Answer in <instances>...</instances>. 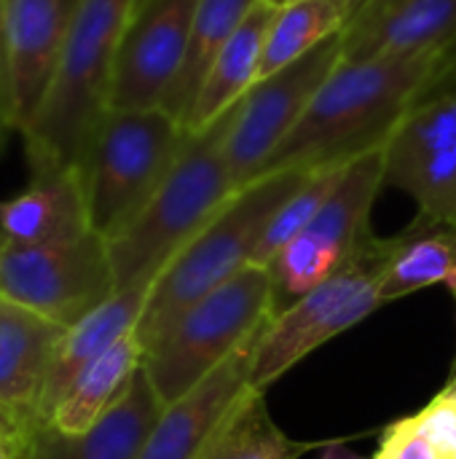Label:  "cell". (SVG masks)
<instances>
[{
	"label": "cell",
	"instance_id": "cell-1",
	"mask_svg": "<svg viewBox=\"0 0 456 459\" xmlns=\"http://www.w3.org/2000/svg\"><path fill=\"white\" fill-rule=\"evenodd\" d=\"M449 78V51L403 59L339 62L266 172L349 161L387 143L398 121Z\"/></svg>",
	"mask_w": 456,
	"mask_h": 459
},
{
	"label": "cell",
	"instance_id": "cell-2",
	"mask_svg": "<svg viewBox=\"0 0 456 459\" xmlns=\"http://www.w3.org/2000/svg\"><path fill=\"white\" fill-rule=\"evenodd\" d=\"M137 0H81L48 91L22 132L30 172H81L89 143L110 108L116 56Z\"/></svg>",
	"mask_w": 456,
	"mask_h": 459
},
{
	"label": "cell",
	"instance_id": "cell-3",
	"mask_svg": "<svg viewBox=\"0 0 456 459\" xmlns=\"http://www.w3.org/2000/svg\"><path fill=\"white\" fill-rule=\"evenodd\" d=\"M309 169L293 167L261 175L239 188L156 274L140 323L134 328L142 350L156 344L167 328L199 299L253 264L255 247L280 204L304 183Z\"/></svg>",
	"mask_w": 456,
	"mask_h": 459
},
{
	"label": "cell",
	"instance_id": "cell-4",
	"mask_svg": "<svg viewBox=\"0 0 456 459\" xmlns=\"http://www.w3.org/2000/svg\"><path fill=\"white\" fill-rule=\"evenodd\" d=\"M231 113L188 134L177 161L145 207L108 239L116 290L153 282L169 258L237 194L223 156Z\"/></svg>",
	"mask_w": 456,
	"mask_h": 459
},
{
	"label": "cell",
	"instance_id": "cell-5",
	"mask_svg": "<svg viewBox=\"0 0 456 459\" xmlns=\"http://www.w3.org/2000/svg\"><path fill=\"white\" fill-rule=\"evenodd\" d=\"M277 315V290L266 266H245L220 288L188 307L167 333L145 350L142 368L172 403L239 352Z\"/></svg>",
	"mask_w": 456,
	"mask_h": 459
},
{
	"label": "cell",
	"instance_id": "cell-6",
	"mask_svg": "<svg viewBox=\"0 0 456 459\" xmlns=\"http://www.w3.org/2000/svg\"><path fill=\"white\" fill-rule=\"evenodd\" d=\"M191 132L164 108L108 110L89 143L81 178L91 229L108 242L153 196Z\"/></svg>",
	"mask_w": 456,
	"mask_h": 459
},
{
	"label": "cell",
	"instance_id": "cell-7",
	"mask_svg": "<svg viewBox=\"0 0 456 459\" xmlns=\"http://www.w3.org/2000/svg\"><path fill=\"white\" fill-rule=\"evenodd\" d=\"M382 304V245L371 237L360 255L266 323L253 352L250 387L263 393L317 347L371 317Z\"/></svg>",
	"mask_w": 456,
	"mask_h": 459
},
{
	"label": "cell",
	"instance_id": "cell-8",
	"mask_svg": "<svg viewBox=\"0 0 456 459\" xmlns=\"http://www.w3.org/2000/svg\"><path fill=\"white\" fill-rule=\"evenodd\" d=\"M384 188V145L347 161L333 194L314 221L296 234L271 261L269 274L285 307L347 266L371 242V210ZM282 307V309H285Z\"/></svg>",
	"mask_w": 456,
	"mask_h": 459
},
{
	"label": "cell",
	"instance_id": "cell-9",
	"mask_svg": "<svg viewBox=\"0 0 456 459\" xmlns=\"http://www.w3.org/2000/svg\"><path fill=\"white\" fill-rule=\"evenodd\" d=\"M113 293L108 242L97 231L59 245H13L0 237V301L70 328Z\"/></svg>",
	"mask_w": 456,
	"mask_h": 459
},
{
	"label": "cell",
	"instance_id": "cell-10",
	"mask_svg": "<svg viewBox=\"0 0 456 459\" xmlns=\"http://www.w3.org/2000/svg\"><path fill=\"white\" fill-rule=\"evenodd\" d=\"M341 62V35L331 38L290 67L261 78L234 108L223 156L234 188L255 183L277 148L304 118L309 102Z\"/></svg>",
	"mask_w": 456,
	"mask_h": 459
},
{
	"label": "cell",
	"instance_id": "cell-11",
	"mask_svg": "<svg viewBox=\"0 0 456 459\" xmlns=\"http://www.w3.org/2000/svg\"><path fill=\"white\" fill-rule=\"evenodd\" d=\"M196 5L199 0H145L134 8L113 67V110L164 105L188 51Z\"/></svg>",
	"mask_w": 456,
	"mask_h": 459
},
{
	"label": "cell",
	"instance_id": "cell-12",
	"mask_svg": "<svg viewBox=\"0 0 456 459\" xmlns=\"http://www.w3.org/2000/svg\"><path fill=\"white\" fill-rule=\"evenodd\" d=\"M81 0H5L3 62L11 126L22 134L54 78Z\"/></svg>",
	"mask_w": 456,
	"mask_h": 459
},
{
	"label": "cell",
	"instance_id": "cell-13",
	"mask_svg": "<svg viewBox=\"0 0 456 459\" xmlns=\"http://www.w3.org/2000/svg\"><path fill=\"white\" fill-rule=\"evenodd\" d=\"M261 333L253 336L226 363H220L212 374H207L199 385H194L185 395L161 409V417L156 420L137 459H199L228 411L242 401L247 390H253L250 368Z\"/></svg>",
	"mask_w": 456,
	"mask_h": 459
},
{
	"label": "cell",
	"instance_id": "cell-14",
	"mask_svg": "<svg viewBox=\"0 0 456 459\" xmlns=\"http://www.w3.org/2000/svg\"><path fill=\"white\" fill-rule=\"evenodd\" d=\"M62 325L0 301V422L19 444L40 428V403Z\"/></svg>",
	"mask_w": 456,
	"mask_h": 459
},
{
	"label": "cell",
	"instance_id": "cell-15",
	"mask_svg": "<svg viewBox=\"0 0 456 459\" xmlns=\"http://www.w3.org/2000/svg\"><path fill=\"white\" fill-rule=\"evenodd\" d=\"M454 43L456 0H371L341 32V59H403Z\"/></svg>",
	"mask_w": 456,
	"mask_h": 459
},
{
	"label": "cell",
	"instance_id": "cell-16",
	"mask_svg": "<svg viewBox=\"0 0 456 459\" xmlns=\"http://www.w3.org/2000/svg\"><path fill=\"white\" fill-rule=\"evenodd\" d=\"M161 409L164 403L140 366L126 393L89 430L62 436L43 425L16 444V459H137Z\"/></svg>",
	"mask_w": 456,
	"mask_h": 459
},
{
	"label": "cell",
	"instance_id": "cell-17",
	"mask_svg": "<svg viewBox=\"0 0 456 459\" xmlns=\"http://www.w3.org/2000/svg\"><path fill=\"white\" fill-rule=\"evenodd\" d=\"M91 231L83 178L75 169L32 172L22 194L0 202V237L13 245H59Z\"/></svg>",
	"mask_w": 456,
	"mask_h": 459
},
{
	"label": "cell",
	"instance_id": "cell-18",
	"mask_svg": "<svg viewBox=\"0 0 456 459\" xmlns=\"http://www.w3.org/2000/svg\"><path fill=\"white\" fill-rule=\"evenodd\" d=\"M151 285L153 282H137L132 288L116 290L108 301H102L97 309H91L78 323L62 331L46 379V393L40 403V428L48 422L56 401L78 379V374L86 366H91L99 355H105L118 339H124L137 328Z\"/></svg>",
	"mask_w": 456,
	"mask_h": 459
},
{
	"label": "cell",
	"instance_id": "cell-19",
	"mask_svg": "<svg viewBox=\"0 0 456 459\" xmlns=\"http://www.w3.org/2000/svg\"><path fill=\"white\" fill-rule=\"evenodd\" d=\"M382 245V299L398 301L430 285H446L456 301V221L417 218Z\"/></svg>",
	"mask_w": 456,
	"mask_h": 459
},
{
	"label": "cell",
	"instance_id": "cell-20",
	"mask_svg": "<svg viewBox=\"0 0 456 459\" xmlns=\"http://www.w3.org/2000/svg\"><path fill=\"white\" fill-rule=\"evenodd\" d=\"M271 16L274 8L261 0L247 13L242 27L231 35V40L220 48V54L215 56L204 75L194 110L185 121L188 132H202L210 124H215L220 116L234 110L261 81V62Z\"/></svg>",
	"mask_w": 456,
	"mask_h": 459
},
{
	"label": "cell",
	"instance_id": "cell-21",
	"mask_svg": "<svg viewBox=\"0 0 456 459\" xmlns=\"http://www.w3.org/2000/svg\"><path fill=\"white\" fill-rule=\"evenodd\" d=\"M145 350L137 333H126L118 339L105 355H99L91 366H86L78 379L62 393L56 401L46 428L62 436H78L89 430L132 385L140 371Z\"/></svg>",
	"mask_w": 456,
	"mask_h": 459
},
{
	"label": "cell",
	"instance_id": "cell-22",
	"mask_svg": "<svg viewBox=\"0 0 456 459\" xmlns=\"http://www.w3.org/2000/svg\"><path fill=\"white\" fill-rule=\"evenodd\" d=\"M258 3L261 0H199L183 67L161 105L169 116H175L183 124V129L194 110V102L199 97L210 65L215 62L220 48L231 40V35L242 27V22Z\"/></svg>",
	"mask_w": 456,
	"mask_h": 459
},
{
	"label": "cell",
	"instance_id": "cell-23",
	"mask_svg": "<svg viewBox=\"0 0 456 459\" xmlns=\"http://www.w3.org/2000/svg\"><path fill=\"white\" fill-rule=\"evenodd\" d=\"M349 22V0H290L282 8H274L261 62V78L290 67L331 38H339Z\"/></svg>",
	"mask_w": 456,
	"mask_h": 459
},
{
	"label": "cell",
	"instance_id": "cell-24",
	"mask_svg": "<svg viewBox=\"0 0 456 459\" xmlns=\"http://www.w3.org/2000/svg\"><path fill=\"white\" fill-rule=\"evenodd\" d=\"M325 444L293 441L277 428L261 390H247L199 459H301Z\"/></svg>",
	"mask_w": 456,
	"mask_h": 459
},
{
	"label": "cell",
	"instance_id": "cell-25",
	"mask_svg": "<svg viewBox=\"0 0 456 459\" xmlns=\"http://www.w3.org/2000/svg\"><path fill=\"white\" fill-rule=\"evenodd\" d=\"M374 459H456V395L446 387L422 411L390 425Z\"/></svg>",
	"mask_w": 456,
	"mask_h": 459
},
{
	"label": "cell",
	"instance_id": "cell-26",
	"mask_svg": "<svg viewBox=\"0 0 456 459\" xmlns=\"http://www.w3.org/2000/svg\"><path fill=\"white\" fill-rule=\"evenodd\" d=\"M352 161V159H349ZM347 161L341 164H325V167H314L309 169V175L304 178V183L280 204V210L271 215L258 247H255V255H253V264L255 266H269V261L296 237L301 234L312 221L314 215L320 212V207L328 202V196L333 194L341 172H344Z\"/></svg>",
	"mask_w": 456,
	"mask_h": 459
},
{
	"label": "cell",
	"instance_id": "cell-27",
	"mask_svg": "<svg viewBox=\"0 0 456 459\" xmlns=\"http://www.w3.org/2000/svg\"><path fill=\"white\" fill-rule=\"evenodd\" d=\"M406 191L425 221H456V140L452 145L425 156L390 183Z\"/></svg>",
	"mask_w": 456,
	"mask_h": 459
},
{
	"label": "cell",
	"instance_id": "cell-28",
	"mask_svg": "<svg viewBox=\"0 0 456 459\" xmlns=\"http://www.w3.org/2000/svg\"><path fill=\"white\" fill-rule=\"evenodd\" d=\"M3 11H5V0H0V116L11 124V113H8V89H5V62H3ZM13 129V126H11Z\"/></svg>",
	"mask_w": 456,
	"mask_h": 459
},
{
	"label": "cell",
	"instance_id": "cell-29",
	"mask_svg": "<svg viewBox=\"0 0 456 459\" xmlns=\"http://www.w3.org/2000/svg\"><path fill=\"white\" fill-rule=\"evenodd\" d=\"M0 459H16V444L13 436L8 433V428L0 422Z\"/></svg>",
	"mask_w": 456,
	"mask_h": 459
},
{
	"label": "cell",
	"instance_id": "cell-30",
	"mask_svg": "<svg viewBox=\"0 0 456 459\" xmlns=\"http://www.w3.org/2000/svg\"><path fill=\"white\" fill-rule=\"evenodd\" d=\"M452 81H456V43L449 48V78H446V83H452ZM443 83V86H446ZM441 89V86H438Z\"/></svg>",
	"mask_w": 456,
	"mask_h": 459
},
{
	"label": "cell",
	"instance_id": "cell-31",
	"mask_svg": "<svg viewBox=\"0 0 456 459\" xmlns=\"http://www.w3.org/2000/svg\"><path fill=\"white\" fill-rule=\"evenodd\" d=\"M8 132H11V124L0 116V148H3V143H5V137H8Z\"/></svg>",
	"mask_w": 456,
	"mask_h": 459
},
{
	"label": "cell",
	"instance_id": "cell-32",
	"mask_svg": "<svg viewBox=\"0 0 456 459\" xmlns=\"http://www.w3.org/2000/svg\"><path fill=\"white\" fill-rule=\"evenodd\" d=\"M368 3H371V0H349V5H352V19H355V16H357Z\"/></svg>",
	"mask_w": 456,
	"mask_h": 459
},
{
	"label": "cell",
	"instance_id": "cell-33",
	"mask_svg": "<svg viewBox=\"0 0 456 459\" xmlns=\"http://www.w3.org/2000/svg\"><path fill=\"white\" fill-rule=\"evenodd\" d=\"M266 5H271V8H282L285 3H290V0H263Z\"/></svg>",
	"mask_w": 456,
	"mask_h": 459
},
{
	"label": "cell",
	"instance_id": "cell-34",
	"mask_svg": "<svg viewBox=\"0 0 456 459\" xmlns=\"http://www.w3.org/2000/svg\"><path fill=\"white\" fill-rule=\"evenodd\" d=\"M325 459H366V457H355V455H328Z\"/></svg>",
	"mask_w": 456,
	"mask_h": 459
},
{
	"label": "cell",
	"instance_id": "cell-35",
	"mask_svg": "<svg viewBox=\"0 0 456 459\" xmlns=\"http://www.w3.org/2000/svg\"><path fill=\"white\" fill-rule=\"evenodd\" d=\"M446 387H449V390L456 395V374H452V379H449V385H446Z\"/></svg>",
	"mask_w": 456,
	"mask_h": 459
},
{
	"label": "cell",
	"instance_id": "cell-36",
	"mask_svg": "<svg viewBox=\"0 0 456 459\" xmlns=\"http://www.w3.org/2000/svg\"><path fill=\"white\" fill-rule=\"evenodd\" d=\"M142 3H145V0H137V5H142ZM137 5H134V8H137Z\"/></svg>",
	"mask_w": 456,
	"mask_h": 459
},
{
	"label": "cell",
	"instance_id": "cell-37",
	"mask_svg": "<svg viewBox=\"0 0 456 459\" xmlns=\"http://www.w3.org/2000/svg\"><path fill=\"white\" fill-rule=\"evenodd\" d=\"M452 374H456V363H454V371H452Z\"/></svg>",
	"mask_w": 456,
	"mask_h": 459
}]
</instances>
